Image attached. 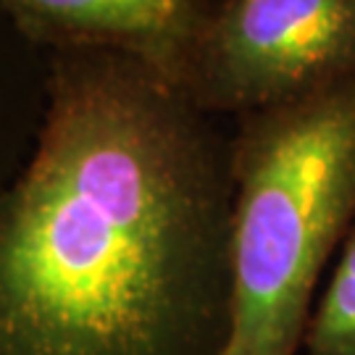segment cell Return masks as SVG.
Returning <instances> with one entry per match:
<instances>
[{"label":"cell","instance_id":"5b68a950","mask_svg":"<svg viewBox=\"0 0 355 355\" xmlns=\"http://www.w3.org/2000/svg\"><path fill=\"white\" fill-rule=\"evenodd\" d=\"M48 114V53L0 8V187L35 153Z\"/></svg>","mask_w":355,"mask_h":355},{"label":"cell","instance_id":"3957f363","mask_svg":"<svg viewBox=\"0 0 355 355\" xmlns=\"http://www.w3.org/2000/svg\"><path fill=\"white\" fill-rule=\"evenodd\" d=\"M355 76V0H224L184 87L208 114L245 116Z\"/></svg>","mask_w":355,"mask_h":355},{"label":"cell","instance_id":"7a4b0ae2","mask_svg":"<svg viewBox=\"0 0 355 355\" xmlns=\"http://www.w3.org/2000/svg\"><path fill=\"white\" fill-rule=\"evenodd\" d=\"M237 119L221 355H297L318 277L355 224V76Z\"/></svg>","mask_w":355,"mask_h":355},{"label":"cell","instance_id":"8992f818","mask_svg":"<svg viewBox=\"0 0 355 355\" xmlns=\"http://www.w3.org/2000/svg\"><path fill=\"white\" fill-rule=\"evenodd\" d=\"M305 355H355V224L324 295L313 305L303 345Z\"/></svg>","mask_w":355,"mask_h":355},{"label":"cell","instance_id":"6da1fadb","mask_svg":"<svg viewBox=\"0 0 355 355\" xmlns=\"http://www.w3.org/2000/svg\"><path fill=\"white\" fill-rule=\"evenodd\" d=\"M232 137L137 55L48 53L35 153L0 187V355H221Z\"/></svg>","mask_w":355,"mask_h":355},{"label":"cell","instance_id":"277c9868","mask_svg":"<svg viewBox=\"0 0 355 355\" xmlns=\"http://www.w3.org/2000/svg\"><path fill=\"white\" fill-rule=\"evenodd\" d=\"M0 8L40 51L129 53L182 85L211 16L200 0H0Z\"/></svg>","mask_w":355,"mask_h":355}]
</instances>
